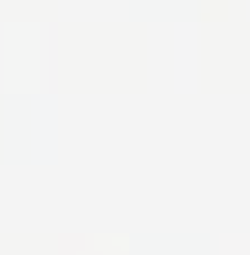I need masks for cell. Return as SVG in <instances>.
Returning a JSON list of instances; mask_svg holds the SVG:
<instances>
[{
  "mask_svg": "<svg viewBox=\"0 0 250 255\" xmlns=\"http://www.w3.org/2000/svg\"><path fill=\"white\" fill-rule=\"evenodd\" d=\"M54 31L36 22H13L0 27V90L13 94H36L49 85L54 67Z\"/></svg>",
  "mask_w": 250,
  "mask_h": 255,
  "instance_id": "6da1fadb",
  "label": "cell"
},
{
  "mask_svg": "<svg viewBox=\"0 0 250 255\" xmlns=\"http://www.w3.org/2000/svg\"><path fill=\"white\" fill-rule=\"evenodd\" d=\"M85 251L89 255H130V238L125 233H94V238H85Z\"/></svg>",
  "mask_w": 250,
  "mask_h": 255,
  "instance_id": "7a4b0ae2",
  "label": "cell"
}]
</instances>
